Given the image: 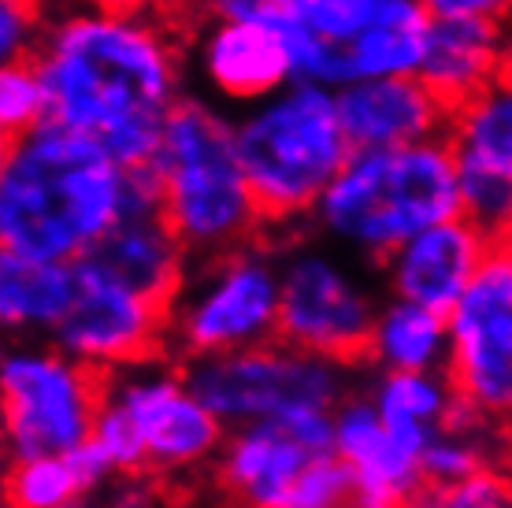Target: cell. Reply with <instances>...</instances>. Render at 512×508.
<instances>
[{"instance_id": "cell-1", "label": "cell", "mask_w": 512, "mask_h": 508, "mask_svg": "<svg viewBox=\"0 0 512 508\" xmlns=\"http://www.w3.org/2000/svg\"><path fill=\"white\" fill-rule=\"evenodd\" d=\"M49 119L86 134L127 171L156 160L190 78L186 45L149 4L56 0L34 52Z\"/></svg>"}, {"instance_id": "cell-2", "label": "cell", "mask_w": 512, "mask_h": 508, "mask_svg": "<svg viewBox=\"0 0 512 508\" xmlns=\"http://www.w3.org/2000/svg\"><path fill=\"white\" fill-rule=\"evenodd\" d=\"M153 193L149 167L127 171L97 141L49 119L4 141L0 249L75 264Z\"/></svg>"}, {"instance_id": "cell-3", "label": "cell", "mask_w": 512, "mask_h": 508, "mask_svg": "<svg viewBox=\"0 0 512 508\" xmlns=\"http://www.w3.org/2000/svg\"><path fill=\"white\" fill-rule=\"evenodd\" d=\"M461 216V175L446 138L353 149L320 197L308 227L323 242L379 267L397 245Z\"/></svg>"}, {"instance_id": "cell-4", "label": "cell", "mask_w": 512, "mask_h": 508, "mask_svg": "<svg viewBox=\"0 0 512 508\" xmlns=\"http://www.w3.org/2000/svg\"><path fill=\"white\" fill-rule=\"evenodd\" d=\"M160 212L193 260L256 242L268 223L234 141V112L205 93L182 97L149 164Z\"/></svg>"}, {"instance_id": "cell-5", "label": "cell", "mask_w": 512, "mask_h": 508, "mask_svg": "<svg viewBox=\"0 0 512 508\" xmlns=\"http://www.w3.org/2000/svg\"><path fill=\"white\" fill-rule=\"evenodd\" d=\"M234 141L268 230L308 223L353 156L334 89L308 78L234 112Z\"/></svg>"}, {"instance_id": "cell-6", "label": "cell", "mask_w": 512, "mask_h": 508, "mask_svg": "<svg viewBox=\"0 0 512 508\" xmlns=\"http://www.w3.org/2000/svg\"><path fill=\"white\" fill-rule=\"evenodd\" d=\"M271 19L297 78L342 89L360 78L416 75L435 15L423 0H290Z\"/></svg>"}, {"instance_id": "cell-7", "label": "cell", "mask_w": 512, "mask_h": 508, "mask_svg": "<svg viewBox=\"0 0 512 508\" xmlns=\"http://www.w3.org/2000/svg\"><path fill=\"white\" fill-rule=\"evenodd\" d=\"M282 267L279 249L245 242L193 260L190 279L171 305L167 345L182 356H216L279 342Z\"/></svg>"}, {"instance_id": "cell-8", "label": "cell", "mask_w": 512, "mask_h": 508, "mask_svg": "<svg viewBox=\"0 0 512 508\" xmlns=\"http://www.w3.org/2000/svg\"><path fill=\"white\" fill-rule=\"evenodd\" d=\"M282 308L279 342L357 368L368 356L383 297L368 282L357 256L316 238H297L279 249Z\"/></svg>"}, {"instance_id": "cell-9", "label": "cell", "mask_w": 512, "mask_h": 508, "mask_svg": "<svg viewBox=\"0 0 512 508\" xmlns=\"http://www.w3.org/2000/svg\"><path fill=\"white\" fill-rule=\"evenodd\" d=\"M182 371L227 431L282 420L301 408H338V401L349 394L346 364L286 342L193 356L182 360Z\"/></svg>"}, {"instance_id": "cell-10", "label": "cell", "mask_w": 512, "mask_h": 508, "mask_svg": "<svg viewBox=\"0 0 512 508\" xmlns=\"http://www.w3.org/2000/svg\"><path fill=\"white\" fill-rule=\"evenodd\" d=\"M8 460L52 457L86 445L104 401V371L60 345L19 342L0 360Z\"/></svg>"}, {"instance_id": "cell-11", "label": "cell", "mask_w": 512, "mask_h": 508, "mask_svg": "<svg viewBox=\"0 0 512 508\" xmlns=\"http://www.w3.org/2000/svg\"><path fill=\"white\" fill-rule=\"evenodd\" d=\"M104 401L130 423L145 475L175 479L212 468L227 442V427L197 397L186 371L160 360H141L104 375Z\"/></svg>"}, {"instance_id": "cell-12", "label": "cell", "mask_w": 512, "mask_h": 508, "mask_svg": "<svg viewBox=\"0 0 512 508\" xmlns=\"http://www.w3.org/2000/svg\"><path fill=\"white\" fill-rule=\"evenodd\" d=\"M453 390L475 416L512 427V238L501 234L487 249L472 286L449 312Z\"/></svg>"}, {"instance_id": "cell-13", "label": "cell", "mask_w": 512, "mask_h": 508, "mask_svg": "<svg viewBox=\"0 0 512 508\" xmlns=\"http://www.w3.org/2000/svg\"><path fill=\"white\" fill-rule=\"evenodd\" d=\"M327 453H334V408H301L227 431L212 475L234 508H286L305 468Z\"/></svg>"}, {"instance_id": "cell-14", "label": "cell", "mask_w": 512, "mask_h": 508, "mask_svg": "<svg viewBox=\"0 0 512 508\" xmlns=\"http://www.w3.org/2000/svg\"><path fill=\"white\" fill-rule=\"evenodd\" d=\"M78 264V297L49 342L97 371H119L153 360L167 349L171 312L149 297L127 290L123 282L101 275L97 267Z\"/></svg>"}, {"instance_id": "cell-15", "label": "cell", "mask_w": 512, "mask_h": 508, "mask_svg": "<svg viewBox=\"0 0 512 508\" xmlns=\"http://www.w3.org/2000/svg\"><path fill=\"white\" fill-rule=\"evenodd\" d=\"M186 60L201 93L231 112L264 101L297 78L271 15H201Z\"/></svg>"}, {"instance_id": "cell-16", "label": "cell", "mask_w": 512, "mask_h": 508, "mask_svg": "<svg viewBox=\"0 0 512 508\" xmlns=\"http://www.w3.org/2000/svg\"><path fill=\"white\" fill-rule=\"evenodd\" d=\"M446 141L461 175V212L501 238L512 223V67L453 104Z\"/></svg>"}, {"instance_id": "cell-17", "label": "cell", "mask_w": 512, "mask_h": 508, "mask_svg": "<svg viewBox=\"0 0 512 508\" xmlns=\"http://www.w3.org/2000/svg\"><path fill=\"white\" fill-rule=\"evenodd\" d=\"M494 234L479 227L475 219L449 216L435 227L420 230L416 238L397 245L379 264V279L390 297H405L435 312H453V305L472 286L475 271L487 260Z\"/></svg>"}, {"instance_id": "cell-18", "label": "cell", "mask_w": 512, "mask_h": 508, "mask_svg": "<svg viewBox=\"0 0 512 508\" xmlns=\"http://www.w3.org/2000/svg\"><path fill=\"white\" fill-rule=\"evenodd\" d=\"M82 264L97 267L101 275L123 282L127 290L141 293L171 312L190 279L193 253L182 245V238L160 212V193H153L134 204L127 216L82 256Z\"/></svg>"}, {"instance_id": "cell-19", "label": "cell", "mask_w": 512, "mask_h": 508, "mask_svg": "<svg viewBox=\"0 0 512 508\" xmlns=\"http://www.w3.org/2000/svg\"><path fill=\"white\" fill-rule=\"evenodd\" d=\"M334 97L353 149H386V145L446 138L453 112L420 75L360 78L334 89Z\"/></svg>"}, {"instance_id": "cell-20", "label": "cell", "mask_w": 512, "mask_h": 508, "mask_svg": "<svg viewBox=\"0 0 512 508\" xmlns=\"http://www.w3.org/2000/svg\"><path fill=\"white\" fill-rule=\"evenodd\" d=\"M334 453L346 460L360 494L390 508L412 505L427 490L420 453L401 442L372 394H346L334 408Z\"/></svg>"}, {"instance_id": "cell-21", "label": "cell", "mask_w": 512, "mask_h": 508, "mask_svg": "<svg viewBox=\"0 0 512 508\" xmlns=\"http://www.w3.org/2000/svg\"><path fill=\"white\" fill-rule=\"evenodd\" d=\"M512 67V26L490 19H431L416 75L453 104L490 86Z\"/></svg>"}, {"instance_id": "cell-22", "label": "cell", "mask_w": 512, "mask_h": 508, "mask_svg": "<svg viewBox=\"0 0 512 508\" xmlns=\"http://www.w3.org/2000/svg\"><path fill=\"white\" fill-rule=\"evenodd\" d=\"M78 297V264L0 249V323L8 334L52 338Z\"/></svg>"}, {"instance_id": "cell-23", "label": "cell", "mask_w": 512, "mask_h": 508, "mask_svg": "<svg viewBox=\"0 0 512 508\" xmlns=\"http://www.w3.org/2000/svg\"><path fill=\"white\" fill-rule=\"evenodd\" d=\"M119 471L101 453V445L86 442L71 453H52V457L8 460V508H67L78 497L93 494L116 479Z\"/></svg>"}, {"instance_id": "cell-24", "label": "cell", "mask_w": 512, "mask_h": 508, "mask_svg": "<svg viewBox=\"0 0 512 508\" xmlns=\"http://www.w3.org/2000/svg\"><path fill=\"white\" fill-rule=\"evenodd\" d=\"M364 364H375L379 371H446L449 316L386 293Z\"/></svg>"}, {"instance_id": "cell-25", "label": "cell", "mask_w": 512, "mask_h": 508, "mask_svg": "<svg viewBox=\"0 0 512 508\" xmlns=\"http://www.w3.org/2000/svg\"><path fill=\"white\" fill-rule=\"evenodd\" d=\"M368 394L379 405L386 427L420 457L427 442L461 408V397H457L446 371H379V379Z\"/></svg>"}, {"instance_id": "cell-26", "label": "cell", "mask_w": 512, "mask_h": 508, "mask_svg": "<svg viewBox=\"0 0 512 508\" xmlns=\"http://www.w3.org/2000/svg\"><path fill=\"white\" fill-rule=\"evenodd\" d=\"M49 123V86L34 60L0 67V134L4 141Z\"/></svg>"}, {"instance_id": "cell-27", "label": "cell", "mask_w": 512, "mask_h": 508, "mask_svg": "<svg viewBox=\"0 0 512 508\" xmlns=\"http://www.w3.org/2000/svg\"><path fill=\"white\" fill-rule=\"evenodd\" d=\"M420 501L427 508H512V475L487 464L457 483L427 486Z\"/></svg>"}, {"instance_id": "cell-28", "label": "cell", "mask_w": 512, "mask_h": 508, "mask_svg": "<svg viewBox=\"0 0 512 508\" xmlns=\"http://www.w3.org/2000/svg\"><path fill=\"white\" fill-rule=\"evenodd\" d=\"M349 497H357V479L338 453H327L305 468L286 508H342Z\"/></svg>"}, {"instance_id": "cell-29", "label": "cell", "mask_w": 512, "mask_h": 508, "mask_svg": "<svg viewBox=\"0 0 512 508\" xmlns=\"http://www.w3.org/2000/svg\"><path fill=\"white\" fill-rule=\"evenodd\" d=\"M49 8L52 4H38V0H0V60L4 64L34 60L45 38Z\"/></svg>"}, {"instance_id": "cell-30", "label": "cell", "mask_w": 512, "mask_h": 508, "mask_svg": "<svg viewBox=\"0 0 512 508\" xmlns=\"http://www.w3.org/2000/svg\"><path fill=\"white\" fill-rule=\"evenodd\" d=\"M160 501H164L160 479H153V475H116L108 486L78 497L75 505L67 508H160Z\"/></svg>"}, {"instance_id": "cell-31", "label": "cell", "mask_w": 512, "mask_h": 508, "mask_svg": "<svg viewBox=\"0 0 512 508\" xmlns=\"http://www.w3.org/2000/svg\"><path fill=\"white\" fill-rule=\"evenodd\" d=\"M435 19H490L512 26V0H423Z\"/></svg>"}, {"instance_id": "cell-32", "label": "cell", "mask_w": 512, "mask_h": 508, "mask_svg": "<svg viewBox=\"0 0 512 508\" xmlns=\"http://www.w3.org/2000/svg\"><path fill=\"white\" fill-rule=\"evenodd\" d=\"M290 0H201V15H271Z\"/></svg>"}, {"instance_id": "cell-33", "label": "cell", "mask_w": 512, "mask_h": 508, "mask_svg": "<svg viewBox=\"0 0 512 508\" xmlns=\"http://www.w3.org/2000/svg\"><path fill=\"white\" fill-rule=\"evenodd\" d=\"M342 508H390V505H383V501H375V497L360 494V490H357V497H349V501Z\"/></svg>"}, {"instance_id": "cell-34", "label": "cell", "mask_w": 512, "mask_h": 508, "mask_svg": "<svg viewBox=\"0 0 512 508\" xmlns=\"http://www.w3.org/2000/svg\"><path fill=\"white\" fill-rule=\"evenodd\" d=\"M78 4H149V0H78Z\"/></svg>"}, {"instance_id": "cell-35", "label": "cell", "mask_w": 512, "mask_h": 508, "mask_svg": "<svg viewBox=\"0 0 512 508\" xmlns=\"http://www.w3.org/2000/svg\"><path fill=\"white\" fill-rule=\"evenodd\" d=\"M401 508H427V505H423L420 497H416V501H412V505H401Z\"/></svg>"}, {"instance_id": "cell-36", "label": "cell", "mask_w": 512, "mask_h": 508, "mask_svg": "<svg viewBox=\"0 0 512 508\" xmlns=\"http://www.w3.org/2000/svg\"><path fill=\"white\" fill-rule=\"evenodd\" d=\"M509 238H512V223H509Z\"/></svg>"}, {"instance_id": "cell-37", "label": "cell", "mask_w": 512, "mask_h": 508, "mask_svg": "<svg viewBox=\"0 0 512 508\" xmlns=\"http://www.w3.org/2000/svg\"><path fill=\"white\" fill-rule=\"evenodd\" d=\"M38 4H45V0H38Z\"/></svg>"}]
</instances>
